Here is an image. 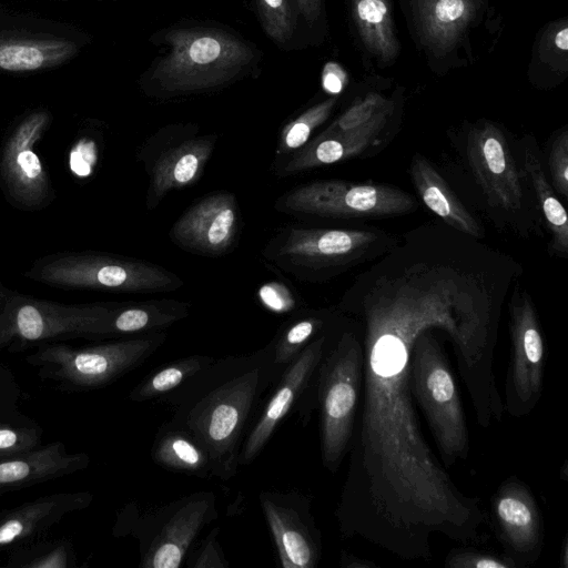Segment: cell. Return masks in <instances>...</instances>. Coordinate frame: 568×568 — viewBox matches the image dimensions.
<instances>
[{
    "label": "cell",
    "instance_id": "41",
    "mask_svg": "<svg viewBox=\"0 0 568 568\" xmlns=\"http://www.w3.org/2000/svg\"><path fill=\"white\" fill-rule=\"evenodd\" d=\"M219 528L215 527L211 534L203 540L197 556L193 562L187 564L192 568H225L227 564L224 561L220 545L217 542Z\"/></svg>",
    "mask_w": 568,
    "mask_h": 568
},
{
    "label": "cell",
    "instance_id": "35",
    "mask_svg": "<svg viewBox=\"0 0 568 568\" xmlns=\"http://www.w3.org/2000/svg\"><path fill=\"white\" fill-rule=\"evenodd\" d=\"M43 428L34 420L29 423L0 422V457L23 455L40 448Z\"/></svg>",
    "mask_w": 568,
    "mask_h": 568
},
{
    "label": "cell",
    "instance_id": "30",
    "mask_svg": "<svg viewBox=\"0 0 568 568\" xmlns=\"http://www.w3.org/2000/svg\"><path fill=\"white\" fill-rule=\"evenodd\" d=\"M3 567L8 568H75L77 557L67 538H38L10 549Z\"/></svg>",
    "mask_w": 568,
    "mask_h": 568
},
{
    "label": "cell",
    "instance_id": "34",
    "mask_svg": "<svg viewBox=\"0 0 568 568\" xmlns=\"http://www.w3.org/2000/svg\"><path fill=\"white\" fill-rule=\"evenodd\" d=\"M392 105L394 103L390 100L379 93L371 92L364 98L356 100L322 133H342L355 130L367 124Z\"/></svg>",
    "mask_w": 568,
    "mask_h": 568
},
{
    "label": "cell",
    "instance_id": "14",
    "mask_svg": "<svg viewBox=\"0 0 568 568\" xmlns=\"http://www.w3.org/2000/svg\"><path fill=\"white\" fill-rule=\"evenodd\" d=\"M217 517L215 496L194 493L159 509L139 535L143 568H179L205 525Z\"/></svg>",
    "mask_w": 568,
    "mask_h": 568
},
{
    "label": "cell",
    "instance_id": "15",
    "mask_svg": "<svg viewBox=\"0 0 568 568\" xmlns=\"http://www.w3.org/2000/svg\"><path fill=\"white\" fill-rule=\"evenodd\" d=\"M489 521L504 554L518 568L541 556L545 526L530 487L517 476L504 479L490 498Z\"/></svg>",
    "mask_w": 568,
    "mask_h": 568
},
{
    "label": "cell",
    "instance_id": "10",
    "mask_svg": "<svg viewBox=\"0 0 568 568\" xmlns=\"http://www.w3.org/2000/svg\"><path fill=\"white\" fill-rule=\"evenodd\" d=\"M416 199L394 185L345 180H318L300 185L276 203L292 214L334 219L403 215L417 210Z\"/></svg>",
    "mask_w": 568,
    "mask_h": 568
},
{
    "label": "cell",
    "instance_id": "25",
    "mask_svg": "<svg viewBox=\"0 0 568 568\" xmlns=\"http://www.w3.org/2000/svg\"><path fill=\"white\" fill-rule=\"evenodd\" d=\"M415 190L423 203L445 224L475 239L484 237V229L456 196L430 161L415 153L409 165Z\"/></svg>",
    "mask_w": 568,
    "mask_h": 568
},
{
    "label": "cell",
    "instance_id": "24",
    "mask_svg": "<svg viewBox=\"0 0 568 568\" xmlns=\"http://www.w3.org/2000/svg\"><path fill=\"white\" fill-rule=\"evenodd\" d=\"M217 138H190L169 146L153 162L146 197L149 210L156 207L172 190L195 183L210 160Z\"/></svg>",
    "mask_w": 568,
    "mask_h": 568
},
{
    "label": "cell",
    "instance_id": "17",
    "mask_svg": "<svg viewBox=\"0 0 568 568\" xmlns=\"http://www.w3.org/2000/svg\"><path fill=\"white\" fill-rule=\"evenodd\" d=\"M261 506L283 568H316L322 536L311 514V498L300 493L264 491Z\"/></svg>",
    "mask_w": 568,
    "mask_h": 568
},
{
    "label": "cell",
    "instance_id": "11",
    "mask_svg": "<svg viewBox=\"0 0 568 568\" xmlns=\"http://www.w3.org/2000/svg\"><path fill=\"white\" fill-rule=\"evenodd\" d=\"M465 156L488 204L521 235L531 229L521 175L503 130L480 120L469 126Z\"/></svg>",
    "mask_w": 568,
    "mask_h": 568
},
{
    "label": "cell",
    "instance_id": "32",
    "mask_svg": "<svg viewBox=\"0 0 568 568\" xmlns=\"http://www.w3.org/2000/svg\"><path fill=\"white\" fill-rule=\"evenodd\" d=\"M327 324L324 317L310 315L281 331L272 341L273 365L280 376L304 347L327 327Z\"/></svg>",
    "mask_w": 568,
    "mask_h": 568
},
{
    "label": "cell",
    "instance_id": "22",
    "mask_svg": "<svg viewBox=\"0 0 568 568\" xmlns=\"http://www.w3.org/2000/svg\"><path fill=\"white\" fill-rule=\"evenodd\" d=\"M80 43L47 31L0 29V70L30 72L55 68L74 58Z\"/></svg>",
    "mask_w": 568,
    "mask_h": 568
},
{
    "label": "cell",
    "instance_id": "37",
    "mask_svg": "<svg viewBox=\"0 0 568 568\" xmlns=\"http://www.w3.org/2000/svg\"><path fill=\"white\" fill-rule=\"evenodd\" d=\"M444 566L448 568H518L516 562L504 552L493 554L471 547L449 551Z\"/></svg>",
    "mask_w": 568,
    "mask_h": 568
},
{
    "label": "cell",
    "instance_id": "46",
    "mask_svg": "<svg viewBox=\"0 0 568 568\" xmlns=\"http://www.w3.org/2000/svg\"><path fill=\"white\" fill-rule=\"evenodd\" d=\"M561 552H562V556H561L560 558H561V560H562V565H564L565 567H567V565H568V564H567V559H568V542H567V540H566V539L564 540L562 551H561Z\"/></svg>",
    "mask_w": 568,
    "mask_h": 568
},
{
    "label": "cell",
    "instance_id": "2",
    "mask_svg": "<svg viewBox=\"0 0 568 568\" xmlns=\"http://www.w3.org/2000/svg\"><path fill=\"white\" fill-rule=\"evenodd\" d=\"M278 378L271 343L250 355L214 358L159 398L172 410L166 423L189 433L207 453L212 477L229 480L263 396Z\"/></svg>",
    "mask_w": 568,
    "mask_h": 568
},
{
    "label": "cell",
    "instance_id": "28",
    "mask_svg": "<svg viewBox=\"0 0 568 568\" xmlns=\"http://www.w3.org/2000/svg\"><path fill=\"white\" fill-rule=\"evenodd\" d=\"M153 462L171 471L212 477L211 464L204 448L185 430L164 423L159 429L151 448Z\"/></svg>",
    "mask_w": 568,
    "mask_h": 568
},
{
    "label": "cell",
    "instance_id": "36",
    "mask_svg": "<svg viewBox=\"0 0 568 568\" xmlns=\"http://www.w3.org/2000/svg\"><path fill=\"white\" fill-rule=\"evenodd\" d=\"M265 33L275 42L284 44L294 32V19L290 0H255Z\"/></svg>",
    "mask_w": 568,
    "mask_h": 568
},
{
    "label": "cell",
    "instance_id": "38",
    "mask_svg": "<svg viewBox=\"0 0 568 568\" xmlns=\"http://www.w3.org/2000/svg\"><path fill=\"white\" fill-rule=\"evenodd\" d=\"M21 388L10 368L0 361V422L29 423L19 406Z\"/></svg>",
    "mask_w": 568,
    "mask_h": 568
},
{
    "label": "cell",
    "instance_id": "9",
    "mask_svg": "<svg viewBox=\"0 0 568 568\" xmlns=\"http://www.w3.org/2000/svg\"><path fill=\"white\" fill-rule=\"evenodd\" d=\"M26 276L65 290L123 293L175 291L183 281L175 273L150 262L93 253H69L38 261Z\"/></svg>",
    "mask_w": 568,
    "mask_h": 568
},
{
    "label": "cell",
    "instance_id": "42",
    "mask_svg": "<svg viewBox=\"0 0 568 568\" xmlns=\"http://www.w3.org/2000/svg\"><path fill=\"white\" fill-rule=\"evenodd\" d=\"M347 84V74L345 70L336 62H327L322 72V87L332 94L336 95L343 91Z\"/></svg>",
    "mask_w": 568,
    "mask_h": 568
},
{
    "label": "cell",
    "instance_id": "16",
    "mask_svg": "<svg viewBox=\"0 0 568 568\" xmlns=\"http://www.w3.org/2000/svg\"><path fill=\"white\" fill-rule=\"evenodd\" d=\"M50 123L44 110L23 118L7 139L0 161V178L10 201L26 210L44 206L51 197L48 175L36 145Z\"/></svg>",
    "mask_w": 568,
    "mask_h": 568
},
{
    "label": "cell",
    "instance_id": "39",
    "mask_svg": "<svg viewBox=\"0 0 568 568\" xmlns=\"http://www.w3.org/2000/svg\"><path fill=\"white\" fill-rule=\"evenodd\" d=\"M548 166L551 185L565 199L568 196V130L564 129L552 141Z\"/></svg>",
    "mask_w": 568,
    "mask_h": 568
},
{
    "label": "cell",
    "instance_id": "8",
    "mask_svg": "<svg viewBox=\"0 0 568 568\" xmlns=\"http://www.w3.org/2000/svg\"><path fill=\"white\" fill-rule=\"evenodd\" d=\"M410 392L446 465L466 460L469 430L455 378L433 329L420 333L410 352Z\"/></svg>",
    "mask_w": 568,
    "mask_h": 568
},
{
    "label": "cell",
    "instance_id": "19",
    "mask_svg": "<svg viewBox=\"0 0 568 568\" xmlns=\"http://www.w3.org/2000/svg\"><path fill=\"white\" fill-rule=\"evenodd\" d=\"M394 113V105L381 112L367 124L342 133H320L298 149L280 170L291 175L305 170L365 156L381 148Z\"/></svg>",
    "mask_w": 568,
    "mask_h": 568
},
{
    "label": "cell",
    "instance_id": "43",
    "mask_svg": "<svg viewBox=\"0 0 568 568\" xmlns=\"http://www.w3.org/2000/svg\"><path fill=\"white\" fill-rule=\"evenodd\" d=\"M278 285L274 286L273 284H268L264 286L260 292L261 300L264 302L267 307L275 312H285L291 308V301L278 298V294L283 290H277Z\"/></svg>",
    "mask_w": 568,
    "mask_h": 568
},
{
    "label": "cell",
    "instance_id": "33",
    "mask_svg": "<svg viewBox=\"0 0 568 568\" xmlns=\"http://www.w3.org/2000/svg\"><path fill=\"white\" fill-rule=\"evenodd\" d=\"M337 98L335 95L311 106L281 131L276 154L286 155L305 145L312 133L331 115Z\"/></svg>",
    "mask_w": 568,
    "mask_h": 568
},
{
    "label": "cell",
    "instance_id": "1",
    "mask_svg": "<svg viewBox=\"0 0 568 568\" xmlns=\"http://www.w3.org/2000/svg\"><path fill=\"white\" fill-rule=\"evenodd\" d=\"M337 310L355 321L363 376L347 468L335 509L338 530L402 560H429L436 537L487 539V516L463 491L429 446L409 384L417 336L444 331L453 345L470 333L473 311L446 273L414 266L352 284Z\"/></svg>",
    "mask_w": 568,
    "mask_h": 568
},
{
    "label": "cell",
    "instance_id": "20",
    "mask_svg": "<svg viewBox=\"0 0 568 568\" xmlns=\"http://www.w3.org/2000/svg\"><path fill=\"white\" fill-rule=\"evenodd\" d=\"M90 491H67L40 496L0 510V552L43 537L62 518L88 508Z\"/></svg>",
    "mask_w": 568,
    "mask_h": 568
},
{
    "label": "cell",
    "instance_id": "4",
    "mask_svg": "<svg viewBox=\"0 0 568 568\" xmlns=\"http://www.w3.org/2000/svg\"><path fill=\"white\" fill-rule=\"evenodd\" d=\"M345 318L343 325L332 329L312 390L313 406L320 412L321 459L332 474L347 455L363 376L361 329L355 321Z\"/></svg>",
    "mask_w": 568,
    "mask_h": 568
},
{
    "label": "cell",
    "instance_id": "23",
    "mask_svg": "<svg viewBox=\"0 0 568 568\" xmlns=\"http://www.w3.org/2000/svg\"><path fill=\"white\" fill-rule=\"evenodd\" d=\"M479 0H413L420 42L434 54L453 52L478 17Z\"/></svg>",
    "mask_w": 568,
    "mask_h": 568
},
{
    "label": "cell",
    "instance_id": "3",
    "mask_svg": "<svg viewBox=\"0 0 568 568\" xmlns=\"http://www.w3.org/2000/svg\"><path fill=\"white\" fill-rule=\"evenodd\" d=\"M166 54L151 70L155 88L184 94L221 88L253 67L255 48L219 28L179 27L165 32Z\"/></svg>",
    "mask_w": 568,
    "mask_h": 568
},
{
    "label": "cell",
    "instance_id": "31",
    "mask_svg": "<svg viewBox=\"0 0 568 568\" xmlns=\"http://www.w3.org/2000/svg\"><path fill=\"white\" fill-rule=\"evenodd\" d=\"M214 357L209 355H191L164 365L145 376L129 393L132 402H144L173 390L189 377L211 364Z\"/></svg>",
    "mask_w": 568,
    "mask_h": 568
},
{
    "label": "cell",
    "instance_id": "7",
    "mask_svg": "<svg viewBox=\"0 0 568 568\" xmlns=\"http://www.w3.org/2000/svg\"><path fill=\"white\" fill-rule=\"evenodd\" d=\"M398 237L382 230L290 227L274 237L264 256L301 278H329L375 260Z\"/></svg>",
    "mask_w": 568,
    "mask_h": 568
},
{
    "label": "cell",
    "instance_id": "27",
    "mask_svg": "<svg viewBox=\"0 0 568 568\" xmlns=\"http://www.w3.org/2000/svg\"><path fill=\"white\" fill-rule=\"evenodd\" d=\"M189 310V304L173 300L115 303L109 320V336L158 332L186 317Z\"/></svg>",
    "mask_w": 568,
    "mask_h": 568
},
{
    "label": "cell",
    "instance_id": "5",
    "mask_svg": "<svg viewBox=\"0 0 568 568\" xmlns=\"http://www.w3.org/2000/svg\"><path fill=\"white\" fill-rule=\"evenodd\" d=\"M114 303L63 304L12 291L0 282V352L22 353L73 338L103 339Z\"/></svg>",
    "mask_w": 568,
    "mask_h": 568
},
{
    "label": "cell",
    "instance_id": "21",
    "mask_svg": "<svg viewBox=\"0 0 568 568\" xmlns=\"http://www.w3.org/2000/svg\"><path fill=\"white\" fill-rule=\"evenodd\" d=\"M89 465L87 453H70L62 442L42 445L23 455L0 457V495L72 475Z\"/></svg>",
    "mask_w": 568,
    "mask_h": 568
},
{
    "label": "cell",
    "instance_id": "26",
    "mask_svg": "<svg viewBox=\"0 0 568 568\" xmlns=\"http://www.w3.org/2000/svg\"><path fill=\"white\" fill-rule=\"evenodd\" d=\"M535 142L523 145V168L534 190L537 206L551 241L550 252L560 257L568 255V217L564 204L554 192L536 153Z\"/></svg>",
    "mask_w": 568,
    "mask_h": 568
},
{
    "label": "cell",
    "instance_id": "6",
    "mask_svg": "<svg viewBox=\"0 0 568 568\" xmlns=\"http://www.w3.org/2000/svg\"><path fill=\"white\" fill-rule=\"evenodd\" d=\"M162 331L94 345L42 344L26 357L42 381L61 392H89L111 385L141 366L165 341Z\"/></svg>",
    "mask_w": 568,
    "mask_h": 568
},
{
    "label": "cell",
    "instance_id": "18",
    "mask_svg": "<svg viewBox=\"0 0 568 568\" xmlns=\"http://www.w3.org/2000/svg\"><path fill=\"white\" fill-rule=\"evenodd\" d=\"M239 230V207L229 192L207 195L190 206L172 225L170 239L196 254L217 256L227 252Z\"/></svg>",
    "mask_w": 568,
    "mask_h": 568
},
{
    "label": "cell",
    "instance_id": "44",
    "mask_svg": "<svg viewBox=\"0 0 568 568\" xmlns=\"http://www.w3.org/2000/svg\"><path fill=\"white\" fill-rule=\"evenodd\" d=\"M300 13L304 20L312 26L322 11V0H295Z\"/></svg>",
    "mask_w": 568,
    "mask_h": 568
},
{
    "label": "cell",
    "instance_id": "13",
    "mask_svg": "<svg viewBox=\"0 0 568 568\" xmlns=\"http://www.w3.org/2000/svg\"><path fill=\"white\" fill-rule=\"evenodd\" d=\"M332 329L333 327L328 326L317 334L283 371L272 396L243 443L240 465L254 462L293 408H298L303 413V418L310 417L314 408L312 390L316 371L328 346Z\"/></svg>",
    "mask_w": 568,
    "mask_h": 568
},
{
    "label": "cell",
    "instance_id": "40",
    "mask_svg": "<svg viewBox=\"0 0 568 568\" xmlns=\"http://www.w3.org/2000/svg\"><path fill=\"white\" fill-rule=\"evenodd\" d=\"M567 49L568 26L564 20L555 23L545 32L540 47V60L558 67L560 58L567 60Z\"/></svg>",
    "mask_w": 568,
    "mask_h": 568
},
{
    "label": "cell",
    "instance_id": "45",
    "mask_svg": "<svg viewBox=\"0 0 568 568\" xmlns=\"http://www.w3.org/2000/svg\"><path fill=\"white\" fill-rule=\"evenodd\" d=\"M339 567L342 568H378L379 566L366 558L342 550L339 555Z\"/></svg>",
    "mask_w": 568,
    "mask_h": 568
},
{
    "label": "cell",
    "instance_id": "29",
    "mask_svg": "<svg viewBox=\"0 0 568 568\" xmlns=\"http://www.w3.org/2000/svg\"><path fill=\"white\" fill-rule=\"evenodd\" d=\"M352 14L365 48L381 62L389 63L398 54L389 0H351Z\"/></svg>",
    "mask_w": 568,
    "mask_h": 568
},
{
    "label": "cell",
    "instance_id": "12",
    "mask_svg": "<svg viewBox=\"0 0 568 568\" xmlns=\"http://www.w3.org/2000/svg\"><path fill=\"white\" fill-rule=\"evenodd\" d=\"M508 311L510 356L503 403L508 415L520 418L531 414L542 394L545 342L532 298L519 282Z\"/></svg>",
    "mask_w": 568,
    "mask_h": 568
}]
</instances>
